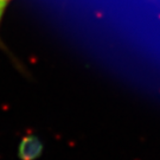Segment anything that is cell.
<instances>
[{"label":"cell","instance_id":"obj_1","mask_svg":"<svg viewBox=\"0 0 160 160\" xmlns=\"http://www.w3.org/2000/svg\"><path fill=\"white\" fill-rule=\"evenodd\" d=\"M6 1H7V0H6Z\"/></svg>","mask_w":160,"mask_h":160}]
</instances>
